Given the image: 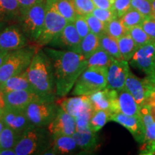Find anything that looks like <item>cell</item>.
<instances>
[{"instance_id":"1","label":"cell","mask_w":155,"mask_h":155,"mask_svg":"<svg viewBox=\"0 0 155 155\" xmlns=\"http://www.w3.org/2000/svg\"><path fill=\"white\" fill-rule=\"evenodd\" d=\"M45 53L53 63L56 95L61 98L67 96L88 67V59L82 54L72 50L45 48Z\"/></svg>"},{"instance_id":"2","label":"cell","mask_w":155,"mask_h":155,"mask_svg":"<svg viewBox=\"0 0 155 155\" xmlns=\"http://www.w3.org/2000/svg\"><path fill=\"white\" fill-rule=\"evenodd\" d=\"M27 72L35 91L49 101H53L56 94L53 63L40 48L35 53Z\"/></svg>"},{"instance_id":"3","label":"cell","mask_w":155,"mask_h":155,"mask_svg":"<svg viewBox=\"0 0 155 155\" xmlns=\"http://www.w3.org/2000/svg\"><path fill=\"white\" fill-rule=\"evenodd\" d=\"M50 134L43 127L32 125L19 135L14 147L16 155L44 154L51 147Z\"/></svg>"},{"instance_id":"4","label":"cell","mask_w":155,"mask_h":155,"mask_svg":"<svg viewBox=\"0 0 155 155\" xmlns=\"http://www.w3.org/2000/svg\"><path fill=\"white\" fill-rule=\"evenodd\" d=\"M38 49L36 46H25L9 52L0 66V83L2 84L9 78L26 71Z\"/></svg>"},{"instance_id":"5","label":"cell","mask_w":155,"mask_h":155,"mask_svg":"<svg viewBox=\"0 0 155 155\" xmlns=\"http://www.w3.org/2000/svg\"><path fill=\"white\" fill-rule=\"evenodd\" d=\"M68 23L54 7L52 0H46V12L43 28L37 41L36 47L40 48L49 45Z\"/></svg>"},{"instance_id":"6","label":"cell","mask_w":155,"mask_h":155,"mask_svg":"<svg viewBox=\"0 0 155 155\" xmlns=\"http://www.w3.org/2000/svg\"><path fill=\"white\" fill-rule=\"evenodd\" d=\"M46 12V0L32 6L22 13L19 22L22 32L30 41L35 42L43 28Z\"/></svg>"},{"instance_id":"7","label":"cell","mask_w":155,"mask_h":155,"mask_svg":"<svg viewBox=\"0 0 155 155\" xmlns=\"http://www.w3.org/2000/svg\"><path fill=\"white\" fill-rule=\"evenodd\" d=\"M106 85L107 69L87 68L75 82L72 94L75 96H89L106 88Z\"/></svg>"},{"instance_id":"8","label":"cell","mask_w":155,"mask_h":155,"mask_svg":"<svg viewBox=\"0 0 155 155\" xmlns=\"http://www.w3.org/2000/svg\"><path fill=\"white\" fill-rule=\"evenodd\" d=\"M58 111L53 101H41L30 104L25 110V113L32 125L45 127L53 121Z\"/></svg>"},{"instance_id":"9","label":"cell","mask_w":155,"mask_h":155,"mask_svg":"<svg viewBox=\"0 0 155 155\" xmlns=\"http://www.w3.org/2000/svg\"><path fill=\"white\" fill-rule=\"evenodd\" d=\"M5 108L25 111L30 104L34 102L49 101L33 90L15 91L3 94Z\"/></svg>"},{"instance_id":"10","label":"cell","mask_w":155,"mask_h":155,"mask_svg":"<svg viewBox=\"0 0 155 155\" xmlns=\"http://www.w3.org/2000/svg\"><path fill=\"white\" fill-rule=\"evenodd\" d=\"M130 64L147 75L150 74L155 68V41L137 48L130 60Z\"/></svg>"},{"instance_id":"11","label":"cell","mask_w":155,"mask_h":155,"mask_svg":"<svg viewBox=\"0 0 155 155\" xmlns=\"http://www.w3.org/2000/svg\"><path fill=\"white\" fill-rule=\"evenodd\" d=\"M129 72V62L122 59H114L107 69L106 87L117 91L123 89Z\"/></svg>"},{"instance_id":"12","label":"cell","mask_w":155,"mask_h":155,"mask_svg":"<svg viewBox=\"0 0 155 155\" xmlns=\"http://www.w3.org/2000/svg\"><path fill=\"white\" fill-rule=\"evenodd\" d=\"M48 130L51 137L58 135L73 136L76 131L75 118L59 108L55 117L48 126Z\"/></svg>"},{"instance_id":"13","label":"cell","mask_w":155,"mask_h":155,"mask_svg":"<svg viewBox=\"0 0 155 155\" xmlns=\"http://www.w3.org/2000/svg\"><path fill=\"white\" fill-rule=\"evenodd\" d=\"M28 38L19 28L14 25L0 30V48L6 51H12L27 46Z\"/></svg>"},{"instance_id":"14","label":"cell","mask_w":155,"mask_h":155,"mask_svg":"<svg viewBox=\"0 0 155 155\" xmlns=\"http://www.w3.org/2000/svg\"><path fill=\"white\" fill-rule=\"evenodd\" d=\"M109 121L117 122L124 127L139 143L144 141L145 127L139 116H129L122 113L111 114Z\"/></svg>"},{"instance_id":"15","label":"cell","mask_w":155,"mask_h":155,"mask_svg":"<svg viewBox=\"0 0 155 155\" xmlns=\"http://www.w3.org/2000/svg\"><path fill=\"white\" fill-rule=\"evenodd\" d=\"M81 40L82 39L77 32L73 22H68L61 34L56 37L50 45L60 48H65L68 50L81 53Z\"/></svg>"},{"instance_id":"16","label":"cell","mask_w":155,"mask_h":155,"mask_svg":"<svg viewBox=\"0 0 155 155\" xmlns=\"http://www.w3.org/2000/svg\"><path fill=\"white\" fill-rule=\"evenodd\" d=\"M61 109L73 117H77L85 110L93 107L88 96H76L71 98L61 97L56 102Z\"/></svg>"},{"instance_id":"17","label":"cell","mask_w":155,"mask_h":155,"mask_svg":"<svg viewBox=\"0 0 155 155\" xmlns=\"http://www.w3.org/2000/svg\"><path fill=\"white\" fill-rule=\"evenodd\" d=\"M116 96L117 91L109 89L107 87L88 96L94 111L106 110L111 114L113 113Z\"/></svg>"},{"instance_id":"18","label":"cell","mask_w":155,"mask_h":155,"mask_svg":"<svg viewBox=\"0 0 155 155\" xmlns=\"http://www.w3.org/2000/svg\"><path fill=\"white\" fill-rule=\"evenodd\" d=\"M140 107L125 87L117 91L116 114L122 113L129 116H139Z\"/></svg>"},{"instance_id":"19","label":"cell","mask_w":155,"mask_h":155,"mask_svg":"<svg viewBox=\"0 0 155 155\" xmlns=\"http://www.w3.org/2000/svg\"><path fill=\"white\" fill-rule=\"evenodd\" d=\"M124 87L132 95L139 107L144 105L146 100V89L143 79L139 78L132 73L129 72Z\"/></svg>"},{"instance_id":"20","label":"cell","mask_w":155,"mask_h":155,"mask_svg":"<svg viewBox=\"0 0 155 155\" xmlns=\"http://www.w3.org/2000/svg\"><path fill=\"white\" fill-rule=\"evenodd\" d=\"M20 90L34 91L28 78L27 70L19 74L9 78L2 84V91L3 94Z\"/></svg>"},{"instance_id":"21","label":"cell","mask_w":155,"mask_h":155,"mask_svg":"<svg viewBox=\"0 0 155 155\" xmlns=\"http://www.w3.org/2000/svg\"><path fill=\"white\" fill-rule=\"evenodd\" d=\"M73 138L75 140L77 146L85 152H93L98 147V137L96 132L90 129L82 131H76L73 134Z\"/></svg>"},{"instance_id":"22","label":"cell","mask_w":155,"mask_h":155,"mask_svg":"<svg viewBox=\"0 0 155 155\" xmlns=\"http://www.w3.org/2000/svg\"><path fill=\"white\" fill-rule=\"evenodd\" d=\"M22 12L17 0H0V22L19 21Z\"/></svg>"},{"instance_id":"23","label":"cell","mask_w":155,"mask_h":155,"mask_svg":"<svg viewBox=\"0 0 155 155\" xmlns=\"http://www.w3.org/2000/svg\"><path fill=\"white\" fill-rule=\"evenodd\" d=\"M51 150L54 154H68L77 148V144L73 136L58 135L52 137Z\"/></svg>"},{"instance_id":"24","label":"cell","mask_w":155,"mask_h":155,"mask_svg":"<svg viewBox=\"0 0 155 155\" xmlns=\"http://www.w3.org/2000/svg\"><path fill=\"white\" fill-rule=\"evenodd\" d=\"M115 58L105 50L99 48L91 56L88 58V68H106L109 67Z\"/></svg>"},{"instance_id":"25","label":"cell","mask_w":155,"mask_h":155,"mask_svg":"<svg viewBox=\"0 0 155 155\" xmlns=\"http://www.w3.org/2000/svg\"><path fill=\"white\" fill-rule=\"evenodd\" d=\"M117 40L122 59L128 62L130 61L136 50L139 47L136 45L129 32L118 39Z\"/></svg>"},{"instance_id":"26","label":"cell","mask_w":155,"mask_h":155,"mask_svg":"<svg viewBox=\"0 0 155 155\" xmlns=\"http://www.w3.org/2000/svg\"><path fill=\"white\" fill-rule=\"evenodd\" d=\"M99 48V37L90 32L81 40V54H82L88 59Z\"/></svg>"},{"instance_id":"27","label":"cell","mask_w":155,"mask_h":155,"mask_svg":"<svg viewBox=\"0 0 155 155\" xmlns=\"http://www.w3.org/2000/svg\"><path fill=\"white\" fill-rule=\"evenodd\" d=\"M55 8L68 22H73L77 16L72 0H52Z\"/></svg>"},{"instance_id":"28","label":"cell","mask_w":155,"mask_h":155,"mask_svg":"<svg viewBox=\"0 0 155 155\" xmlns=\"http://www.w3.org/2000/svg\"><path fill=\"white\" fill-rule=\"evenodd\" d=\"M99 41L100 48L101 49L105 50L106 53L111 55L115 59H122L119 51L118 40L116 39L105 33L100 37Z\"/></svg>"},{"instance_id":"29","label":"cell","mask_w":155,"mask_h":155,"mask_svg":"<svg viewBox=\"0 0 155 155\" xmlns=\"http://www.w3.org/2000/svg\"><path fill=\"white\" fill-rule=\"evenodd\" d=\"M110 116L111 113L106 110L94 111L89 121V129L94 132L100 131L109 121Z\"/></svg>"},{"instance_id":"30","label":"cell","mask_w":155,"mask_h":155,"mask_svg":"<svg viewBox=\"0 0 155 155\" xmlns=\"http://www.w3.org/2000/svg\"><path fill=\"white\" fill-rule=\"evenodd\" d=\"M120 20L124 26L128 30L134 28L136 26L141 25L145 17L135 9L131 7L123 16L120 17Z\"/></svg>"},{"instance_id":"31","label":"cell","mask_w":155,"mask_h":155,"mask_svg":"<svg viewBox=\"0 0 155 155\" xmlns=\"http://www.w3.org/2000/svg\"><path fill=\"white\" fill-rule=\"evenodd\" d=\"M19 137V135L13 129L5 126L0 132V150L4 149H14Z\"/></svg>"},{"instance_id":"32","label":"cell","mask_w":155,"mask_h":155,"mask_svg":"<svg viewBox=\"0 0 155 155\" xmlns=\"http://www.w3.org/2000/svg\"><path fill=\"white\" fill-rule=\"evenodd\" d=\"M32 126V124L28 120L25 111H18L15 115L8 127L13 129L19 135H20Z\"/></svg>"},{"instance_id":"33","label":"cell","mask_w":155,"mask_h":155,"mask_svg":"<svg viewBox=\"0 0 155 155\" xmlns=\"http://www.w3.org/2000/svg\"><path fill=\"white\" fill-rule=\"evenodd\" d=\"M129 32V30L124 26L119 18H115L106 24V33L112 38L119 39Z\"/></svg>"},{"instance_id":"34","label":"cell","mask_w":155,"mask_h":155,"mask_svg":"<svg viewBox=\"0 0 155 155\" xmlns=\"http://www.w3.org/2000/svg\"><path fill=\"white\" fill-rule=\"evenodd\" d=\"M84 17L88 23L91 32L95 34L99 38L106 33V23L99 20L92 13Z\"/></svg>"},{"instance_id":"35","label":"cell","mask_w":155,"mask_h":155,"mask_svg":"<svg viewBox=\"0 0 155 155\" xmlns=\"http://www.w3.org/2000/svg\"><path fill=\"white\" fill-rule=\"evenodd\" d=\"M129 33L130 34V35L134 41L135 42L136 45H137L138 47L146 45L149 42L153 41L150 38V36L146 33V32L144 30V29L141 28V25L139 26H136L134 28L130 29L129 30Z\"/></svg>"},{"instance_id":"36","label":"cell","mask_w":155,"mask_h":155,"mask_svg":"<svg viewBox=\"0 0 155 155\" xmlns=\"http://www.w3.org/2000/svg\"><path fill=\"white\" fill-rule=\"evenodd\" d=\"M131 5L132 8L139 11L145 18L154 17L152 5L150 0H131Z\"/></svg>"},{"instance_id":"37","label":"cell","mask_w":155,"mask_h":155,"mask_svg":"<svg viewBox=\"0 0 155 155\" xmlns=\"http://www.w3.org/2000/svg\"><path fill=\"white\" fill-rule=\"evenodd\" d=\"M78 15L86 16L91 14L96 8L92 0H72Z\"/></svg>"},{"instance_id":"38","label":"cell","mask_w":155,"mask_h":155,"mask_svg":"<svg viewBox=\"0 0 155 155\" xmlns=\"http://www.w3.org/2000/svg\"><path fill=\"white\" fill-rule=\"evenodd\" d=\"M94 110L93 107L85 110L77 117H75L76 121V131H82L89 129V121L91 117Z\"/></svg>"},{"instance_id":"39","label":"cell","mask_w":155,"mask_h":155,"mask_svg":"<svg viewBox=\"0 0 155 155\" xmlns=\"http://www.w3.org/2000/svg\"><path fill=\"white\" fill-rule=\"evenodd\" d=\"M131 0H114L111 9L115 13L117 18L123 16L131 7Z\"/></svg>"},{"instance_id":"40","label":"cell","mask_w":155,"mask_h":155,"mask_svg":"<svg viewBox=\"0 0 155 155\" xmlns=\"http://www.w3.org/2000/svg\"><path fill=\"white\" fill-rule=\"evenodd\" d=\"M73 24H74L75 29L78 32L81 39L84 38L90 32V29H89L86 19L83 15H77L76 17L73 21Z\"/></svg>"},{"instance_id":"41","label":"cell","mask_w":155,"mask_h":155,"mask_svg":"<svg viewBox=\"0 0 155 155\" xmlns=\"http://www.w3.org/2000/svg\"><path fill=\"white\" fill-rule=\"evenodd\" d=\"M92 14L94 15L95 17H97L99 20L104 23H107L112 19L117 18L116 16L115 13L112 9H100V8H95L94 10L93 11Z\"/></svg>"},{"instance_id":"42","label":"cell","mask_w":155,"mask_h":155,"mask_svg":"<svg viewBox=\"0 0 155 155\" xmlns=\"http://www.w3.org/2000/svg\"><path fill=\"white\" fill-rule=\"evenodd\" d=\"M139 116H140V119L144 126L145 129L154 121L152 114H151L150 107L147 104H144L141 107H140Z\"/></svg>"},{"instance_id":"43","label":"cell","mask_w":155,"mask_h":155,"mask_svg":"<svg viewBox=\"0 0 155 155\" xmlns=\"http://www.w3.org/2000/svg\"><path fill=\"white\" fill-rule=\"evenodd\" d=\"M141 26L153 41H155V18L154 17L145 18Z\"/></svg>"},{"instance_id":"44","label":"cell","mask_w":155,"mask_h":155,"mask_svg":"<svg viewBox=\"0 0 155 155\" xmlns=\"http://www.w3.org/2000/svg\"><path fill=\"white\" fill-rule=\"evenodd\" d=\"M146 92L154 91L155 92V68L150 74L147 75V76L143 78Z\"/></svg>"},{"instance_id":"45","label":"cell","mask_w":155,"mask_h":155,"mask_svg":"<svg viewBox=\"0 0 155 155\" xmlns=\"http://www.w3.org/2000/svg\"><path fill=\"white\" fill-rule=\"evenodd\" d=\"M139 154L155 155V141H146L143 143L139 150Z\"/></svg>"},{"instance_id":"46","label":"cell","mask_w":155,"mask_h":155,"mask_svg":"<svg viewBox=\"0 0 155 155\" xmlns=\"http://www.w3.org/2000/svg\"><path fill=\"white\" fill-rule=\"evenodd\" d=\"M145 104L150 107L151 114H152L153 119L155 121V92L147 91L146 92V100Z\"/></svg>"},{"instance_id":"47","label":"cell","mask_w":155,"mask_h":155,"mask_svg":"<svg viewBox=\"0 0 155 155\" xmlns=\"http://www.w3.org/2000/svg\"><path fill=\"white\" fill-rule=\"evenodd\" d=\"M155 141V121L149 125L145 129L144 141ZM143 142V143H144Z\"/></svg>"},{"instance_id":"48","label":"cell","mask_w":155,"mask_h":155,"mask_svg":"<svg viewBox=\"0 0 155 155\" xmlns=\"http://www.w3.org/2000/svg\"><path fill=\"white\" fill-rule=\"evenodd\" d=\"M21 9V12H24L28 8L35 5V4L45 1V0H17Z\"/></svg>"},{"instance_id":"49","label":"cell","mask_w":155,"mask_h":155,"mask_svg":"<svg viewBox=\"0 0 155 155\" xmlns=\"http://www.w3.org/2000/svg\"><path fill=\"white\" fill-rule=\"evenodd\" d=\"M96 8L111 9L112 8V2L109 0H92Z\"/></svg>"},{"instance_id":"50","label":"cell","mask_w":155,"mask_h":155,"mask_svg":"<svg viewBox=\"0 0 155 155\" xmlns=\"http://www.w3.org/2000/svg\"><path fill=\"white\" fill-rule=\"evenodd\" d=\"M0 155H16L14 149H4L0 150Z\"/></svg>"},{"instance_id":"51","label":"cell","mask_w":155,"mask_h":155,"mask_svg":"<svg viewBox=\"0 0 155 155\" xmlns=\"http://www.w3.org/2000/svg\"><path fill=\"white\" fill-rule=\"evenodd\" d=\"M8 51H6V50H4L0 48V66L3 63L4 61L5 60V58L7 57V55H8Z\"/></svg>"},{"instance_id":"52","label":"cell","mask_w":155,"mask_h":155,"mask_svg":"<svg viewBox=\"0 0 155 155\" xmlns=\"http://www.w3.org/2000/svg\"><path fill=\"white\" fill-rule=\"evenodd\" d=\"M5 103L4 100L3 93L2 91L0 92V109H5Z\"/></svg>"},{"instance_id":"53","label":"cell","mask_w":155,"mask_h":155,"mask_svg":"<svg viewBox=\"0 0 155 155\" xmlns=\"http://www.w3.org/2000/svg\"><path fill=\"white\" fill-rule=\"evenodd\" d=\"M3 111H4V109H0V132H1V131H2V129H4V127H5V124H4V122H3L2 117V116Z\"/></svg>"},{"instance_id":"54","label":"cell","mask_w":155,"mask_h":155,"mask_svg":"<svg viewBox=\"0 0 155 155\" xmlns=\"http://www.w3.org/2000/svg\"><path fill=\"white\" fill-rule=\"evenodd\" d=\"M152 3V9H153V13H154V17L155 18V0H150Z\"/></svg>"},{"instance_id":"55","label":"cell","mask_w":155,"mask_h":155,"mask_svg":"<svg viewBox=\"0 0 155 155\" xmlns=\"http://www.w3.org/2000/svg\"><path fill=\"white\" fill-rule=\"evenodd\" d=\"M5 22H0V30H1L2 29H3L4 26H5Z\"/></svg>"},{"instance_id":"56","label":"cell","mask_w":155,"mask_h":155,"mask_svg":"<svg viewBox=\"0 0 155 155\" xmlns=\"http://www.w3.org/2000/svg\"><path fill=\"white\" fill-rule=\"evenodd\" d=\"M2 91V84L1 83H0V92Z\"/></svg>"},{"instance_id":"57","label":"cell","mask_w":155,"mask_h":155,"mask_svg":"<svg viewBox=\"0 0 155 155\" xmlns=\"http://www.w3.org/2000/svg\"><path fill=\"white\" fill-rule=\"evenodd\" d=\"M109 1H110V2H111L112 4H113V2H114V0H109Z\"/></svg>"}]
</instances>
